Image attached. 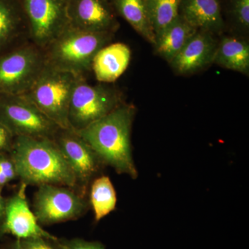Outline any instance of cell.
<instances>
[{
    "label": "cell",
    "instance_id": "1",
    "mask_svg": "<svg viewBox=\"0 0 249 249\" xmlns=\"http://www.w3.org/2000/svg\"><path fill=\"white\" fill-rule=\"evenodd\" d=\"M134 115L135 108L122 103L107 115L76 132L96 152L103 165L136 179L138 171L131 145Z\"/></svg>",
    "mask_w": 249,
    "mask_h": 249
},
{
    "label": "cell",
    "instance_id": "2",
    "mask_svg": "<svg viewBox=\"0 0 249 249\" xmlns=\"http://www.w3.org/2000/svg\"><path fill=\"white\" fill-rule=\"evenodd\" d=\"M9 155L18 178L32 186H77L76 177L53 139L16 137Z\"/></svg>",
    "mask_w": 249,
    "mask_h": 249
},
{
    "label": "cell",
    "instance_id": "3",
    "mask_svg": "<svg viewBox=\"0 0 249 249\" xmlns=\"http://www.w3.org/2000/svg\"><path fill=\"white\" fill-rule=\"evenodd\" d=\"M111 36L112 33L92 32L68 26L46 47L45 63L83 77L91 69L95 55L107 45Z\"/></svg>",
    "mask_w": 249,
    "mask_h": 249
},
{
    "label": "cell",
    "instance_id": "4",
    "mask_svg": "<svg viewBox=\"0 0 249 249\" xmlns=\"http://www.w3.org/2000/svg\"><path fill=\"white\" fill-rule=\"evenodd\" d=\"M79 78L71 72L45 63L31 88L23 95L60 128L71 129L69 124V108Z\"/></svg>",
    "mask_w": 249,
    "mask_h": 249
},
{
    "label": "cell",
    "instance_id": "5",
    "mask_svg": "<svg viewBox=\"0 0 249 249\" xmlns=\"http://www.w3.org/2000/svg\"><path fill=\"white\" fill-rule=\"evenodd\" d=\"M0 124L14 137L53 139L60 129L23 94L0 93Z\"/></svg>",
    "mask_w": 249,
    "mask_h": 249
},
{
    "label": "cell",
    "instance_id": "6",
    "mask_svg": "<svg viewBox=\"0 0 249 249\" xmlns=\"http://www.w3.org/2000/svg\"><path fill=\"white\" fill-rule=\"evenodd\" d=\"M120 96L115 90L102 85H91L80 77L72 93L69 108V124L72 130H81L119 107Z\"/></svg>",
    "mask_w": 249,
    "mask_h": 249
},
{
    "label": "cell",
    "instance_id": "7",
    "mask_svg": "<svg viewBox=\"0 0 249 249\" xmlns=\"http://www.w3.org/2000/svg\"><path fill=\"white\" fill-rule=\"evenodd\" d=\"M37 187L33 212L42 225L75 220L88 211L89 203L73 188L52 184Z\"/></svg>",
    "mask_w": 249,
    "mask_h": 249
},
{
    "label": "cell",
    "instance_id": "8",
    "mask_svg": "<svg viewBox=\"0 0 249 249\" xmlns=\"http://www.w3.org/2000/svg\"><path fill=\"white\" fill-rule=\"evenodd\" d=\"M31 37L46 48L68 26V0H19Z\"/></svg>",
    "mask_w": 249,
    "mask_h": 249
},
{
    "label": "cell",
    "instance_id": "9",
    "mask_svg": "<svg viewBox=\"0 0 249 249\" xmlns=\"http://www.w3.org/2000/svg\"><path fill=\"white\" fill-rule=\"evenodd\" d=\"M45 58L32 46H25L0 57V93L27 92L44 65Z\"/></svg>",
    "mask_w": 249,
    "mask_h": 249
},
{
    "label": "cell",
    "instance_id": "10",
    "mask_svg": "<svg viewBox=\"0 0 249 249\" xmlns=\"http://www.w3.org/2000/svg\"><path fill=\"white\" fill-rule=\"evenodd\" d=\"M53 141L76 177L85 188L96 177L103 163L84 139L72 129H58Z\"/></svg>",
    "mask_w": 249,
    "mask_h": 249
},
{
    "label": "cell",
    "instance_id": "11",
    "mask_svg": "<svg viewBox=\"0 0 249 249\" xmlns=\"http://www.w3.org/2000/svg\"><path fill=\"white\" fill-rule=\"evenodd\" d=\"M27 185L21 183L19 191L6 200L4 219L0 227V235L11 234L16 239L45 237H58L46 231L31 211L26 196Z\"/></svg>",
    "mask_w": 249,
    "mask_h": 249
},
{
    "label": "cell",
    "instance_id": "12",
    "mask_svg": "<svg viewBox=\"0 0 249 249\" xmlns=\"http://www.w3.org/2000/svg\"><path fill=\"white\" fill-rule=\"evenodd\" d=\"M109 0H68L67 15L72 27L92 32L113 33L119 27Z\"/></svg>",
    "mask_w": 249,
    "mask_h": 249
},
{
    "label": "cell",
    "instance_id": "13",
    "mask_svg": "<svg viewBox=\"0 0 249 249\" xmlns=\"http://www.w3.org/2000/svg\"><path fill=\"white\" fill-rule=\"evenodd\" d=\"M217 42L212 34L197 31L170 62L178 74L188 75L213 63Z\"/></svg>",
    "mask_w": 249,
    "mask_h": 249
},
{
    "label": "cell",
    "instance_id": "14",
    "mask_svg": "<svg viewBox=\"0 0 249 249\" xmlns=\"http://www.w3.org/2000/svg\"><path fill=\"white\" fill-rule=\"evenodd\" d=\"M179 14L197 31L213 34L224 28L218 0H181Z\"/></svg>",
    "mask_w": 249,
    "mask_h": 249
},
{
    "label": "cell",
    "instance_id": "15",
    "mask_svg": "<svg viewBox=\"0 0 249 249\" xmlns=\"http://www.w3.org/2000/svg\"><path fill=\"white\" fill-rule=\"evenodd\" d=\"M131 59V51L125 44L117 42L105 46L95 55L91 65L96 79L112 83L125 71Z\"/></svg>",
    "mask_w": 249,
    "mask_h": 249
},
{
    "label": "cell",
    "instance_id": "16",
    "mask_svg": "<svg viewBox=\"0 0 249 249\" xmlns=\"http://www.w3.org/2000/svg\"><path fill=\"white\" fill-rule=\"evenodd\" d=\"M196 31L179 14L156 38V52L170 63Z\"/></svg>",
    "mask_w": 249,
    "mask_h": 249
},
{
    "label": "cell",
    "instance_id": "17",
    "mask_svg": "<svg viewBox=\"0 0 249 249\" xmlns=\"http://www.w3.org/2000/svg\"><path fill=\"white\" fill-rule=\"evenodd\" d=\"M213 63L227 70L248 74V42L235 37H224L219 44H217Z\"/></svg>",
    "mask_w": 249,
    "mask_h": 249
},
{
    "label": "cell",
    "instance_id": "18",
    "mask_svg": "<svg viewBox=\"0 0 249 249\" xmlns=\"http://www.w3.org/2000/svg\"><path fill=\"white\" fill-rule=\"evenodd\" d=\"M114 10L147 42L154 46L156 37L144 0H111Z\"/></svg>",
    "mask_w": 249,
    "mask_h": 249
},
{
    "label": "cell",
    "instance_id": "19",
    "mask_svg": "<svg viewBox=\"0 0 249 249\" xmlns=\"http://www.w3.org/2000/svg\"><path fill=\"white\" fill-rule=\"evenodd\" d=\"M116 193L110 178L101 176L94 178L91 186L90 204L95 221L99 222L116 209Z\"/></svg>",
    "mask_w": 249,
    "mask_h": 249
},
{
    "label": "cell",
    "instance_id": "20",
    "mask_svg": "<svg viewBox=\"0 0 249 249\" xmlns=\"http://www.w3.org/2000/svg\"><path fill=\"white\" fill-rule=\"evenodd\" d=\"M156 38L179 16L181 0H144Z\"/></svg>",
    "mask_w": 249,
    "mask_h": 249
},
{
    "label": "cell",
    "instance_id": "21",
    "mask_svg": "<svg viewBox=\"0 0 249 249\" xmlns=\"http://www.w3.org/2000/svg\"><path fill=\"white\" fill-rule=\"evenodd\" d=\"M23 18L19 0H0V49L14 37Z\"/></svg>",
    "mask_w": 249,
    "mask_h": 249
},
{
    "label": "cell",
    "instance_id": "22",
    "mask_svg": "<svg viewBox=\"0 0 249 249\" xmlns=\"http://www.w3.org/2000/svg\"><path fill=\"white\" fill-rule=\"evenodd\" d=\"M12 249H62L58 238L51 239L45 237H34L25 239H16Z\"/></svg>",
    "mask_w": 249,
    "mask_h": 249
},
{
    "label": "cell",
    "instance_id": "23",
    "mask_svg": "<svg viewBox=\"0 0 249 249\" xmlns=\"http://www.w3.org/2000/svg\"><path fill=\"white\" fill-rule=\"evenodd\" d=\"M18 178L16 165L9 154H0V188Z\"/></svg>",
    "mask_w": 249,
    "mask_h": 249
},
{
    "label": "cell",
    "instance_id": "24",
    "mask_svg": "<svg viewBox=\"0 0 249 249\" xmlns=\"http://www.w3.org/2000/svg\"><path fill=\"white\" fill-rule=\"evenodd\" d=\"M231 9L232 17L240 27H249V0H231Z\"/></svg>",
    "mask_w": 249,
    "mask_h": 249
},
{
    "label": "cell",
    "instance_id": "25",
    "mask_svg": "<svg viewBox=\"0 0 249 249\" xmlns=\"http://www.w3.org/2000/svg\"><path fill=\"white\" fill-rule=\"evenodd\" d=\"M58 242L62 249H106L101 242L82 238H58Z\"/></svg>",
    "mask_w": 249,
    "mask_h": 249
},
{
    "label": "cell",
    "instance_id": "26",
    "mask_svg": "<svg viewBox=\"0 0 249 249\" xmlns=\"http://www.w3.org/2000/svg\"><path fill=\"white\" fill-rule=\"evenodd\" d=\"M15 137L9 129L0 124V154H9Z\"/></svg>",
    "mask_w": 249,
    "mask_h": 249
},
{
    "label": "cell",
    "instance_id": "27",
    "mask_svg": "<svg viewBox=\"0 0 249 249\" xmlns=\"http://www.w3.org/2000/svg\"><path fill=\"white\" fill-rule=\"evenodd\" d=\"M1 190L2 189L0 188V227H1L3 219H4L5 206H6V199L3 197L2 195H1Z\"/></svg>",
    "mask_w": 249,
    "mask_h": 249
}]
</instances>
